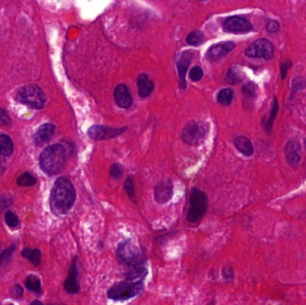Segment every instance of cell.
<instances>
[{
    "label": "cell",
    "mask_w": 306,
    "mask_h": 305,
    "mask_svg": "<svg viewBox=\"0 0 306 305\" xmlns=\"http://www.w3.org/2000/svg\"><path fill=\"white\" fill-rule=\"evenodd\" d=\"M138 93L141 98H146L151 94L154 89V83L149 79L147 75L141 74L137 78Z\"/></svg>",
    "instance_id": "17"
},
{
    "label": "cell",
    "mask_w": 306,
    "mask_h": 305,
    "mask_svg": "<svg viewBox=\"0 0 306 305\" xmlns=\"http://www.w3.org/2000/svg\"><path fill=\"white\" fill-rule=\"evenodd\" d=\"M174 194L173 184L169 180H164L158 182L154 188V199L159 204H165L169 202Z\"/></svg>",
    "instance_id": "12"
},
{
    "label": "cell",
    "mask_w": 306,
    "mask_h": 305,
    "mask_svg": "<svg viewBox=\"0 0 306 305\" xmlns=\"http://www.w3.org/2000/svg\"><path fill=\"white\" fill-rule=\"evenodd\" d=\"M31 305H43L42 304V302H40V301H32V304Z\"/></svg>",
    "instance_id": "40"
},
{
    "label": "cell",
    "mask_w": 306,
    "mask_h": 305,
    "mask_svg": "<svg viewBox=\"0 0 306 305\" xmlns=\"http://www.w3.org/2000/svg\"><path fill=\"white\" fill-rule=\"evenodd\" d=\"M286 159L292 166L298 164L301 159V147L295 141H290L286 146Z\"/></svg>",
    "instance_id": "16"
},
{
    "label": "cell",
    "mask_w": 306,
    "mask_h": 305,
    "mask_svg": "<svg viewBox=\"0 0 306 305\" xmlns=\"http://www.w3.org/2000/svg\"><path fill=\"white\" fill-rule=\"evenodd\" d=\"M279 29V24L277 21H271L267 24V30L269 32H276Z\"/></svg>",
    "instance_id": "38"
},
{
    "label": "cell",
    "mask_w": 306,
    "mask_h": 305,
    "mask_svg": "<svg viewBox=\"0 0 306 305\" xmlns=\"http://www.w3.org/2000/svg\"><path fill=\"white\" fill-rule=\"evenodd\" d=\"M148 270L145 264L130 268L126 273V279L134 282H144L147 277Z\"/></svg>",
    "instance_id": "19"
},
{
    "label": "cell",
    "mask_w": 306,
    "mask_h": 305,
    "mask_svg": "<svg viewBox=\"0 0 306 305\" xmlns=\"http://www.w3.org/2000/svg\"><path fill=\"white\" fill-rule=\"evenodd\" d=\"M15 249H16V246L12 245V246H9L8 248L0 253V266L2 265L5 262L8 261V259L11 257L13 252L15 251Z\"/></svg>",
    "instance_id": "30"
},
{
    "label": "cell",
    "mask_w": 306,
    "mask_h": 305,
    "mask_svg": "<svg viewBox=\"0 0 306 305\" xmlns=\"http://www.w3.org/2000/svg\"><path fill=\"white\" fill-rule=\"evenodd\" d=\"M203 40H204V35H203V32H200V31L192 32L187 37V43L194 47L201 45L203 43Z\"/></svg>",
    "instance_id": "25"
},
{
    "label": "cell",
    "mask_w": 306,
    "mask_h": 305,
    "mask_svg": "<svg viewBox=\"0 0 306 305\" xmlns=\"http://www.w3.org/2000/svg\"><path fill=\"white\" fill-rule=\"evenodd\" d=\"M192 59L191 53L183 52L177 61V68H178L179 76H180V86L182 89L186 88V74H187L188 65L190 64Z\"/></svg>",
    "instance_id": "18"
},
{
    "label": "cell",
    "mask_w": 306,
    "mask_h": 305,
    "mask_svg": "<svg viewBox=\"0 0 306 305\" xmlns=\"http://www.w3.org/2000/svg\"><path fill=\"white\" fill-rule=\"evenodd\" d=\"M143 282H134L125 280L113 285L107 291V298L112 301H124L136 297L143 292Z\"/></svg>",
    "instance_id": "4"
},
{
    "label": "cell",
    "mask_w": 306,
    "mask_h": 305,
    "mask_svg": "<svg viewBox=\"0 0 306 305\" xmlns=\"http://www.w3.org/2000/svg\"><path fill=\"white\" fill-rule=\"evenodd\" d=\"M223 277L225 278V280L227 281H232L234 278V270L230 267L225 268L222 271Z\"/></svg>",
    "instance_id": "37"
},
{
    "label": "cell",
    "mask_w": 306,
    "mask_h": 305,
    "mask_svg": "<svg viewBox=\"0 0 306 305\" xmlns=\"http://www.w3.org/2000/svg\"><path fill=\"white\" fill-rule=\"evenodd\" d=\"M56 131V127L53 124H44L38 129L34 135V142L38 146H42L51 140L52 136Z\"/></svg>",
    "instance_id": "14"
},
{
    "label": "cell",
    "mask_w": 306,
    "mask_h": 305,
    "mask_svg": "<svg viewBox=\"0 0 306 305\" xmlns=\"http://www.w3.org/2000/svg\"><path fill=\"white\" fill-rule=\"evenodd\" d=\"M124 188L127 192L129 198L131 199L132 201H135L136 198V193H135V185L133 182V179L131 177H128L126 182L124 184Z\"/></svg>",
    "instance_id": "29"
},
{
    "label": "cell",
    "mask_w": 306,
    "mask_h": 305,
    "mask_svg": "<svg viewBox=\"0 0 306 305\" xmlns=\"http://www.w3.org/2000/svg\"><path fill=\"white\" fill-rule=\"evenodd\" d=\"M277 111H278V102H277V99H275L273 104H272V113H271V117L268 120V122L265 124L267 130H269V128H271L272 121H273V119H274L276 114H277Z\"/></svg>",
    "instance_id": "35"
},
{
    "label": "cell",
    "mask_w": 306,
    "mask_h": 305,
    "mask_svg": "<svg viewBox=\"0 0 306 305\" xmlns=\"http://www.w3.org/2000/svg\"><path fill=\"white\" fill-rule=\"evenodd\" d=\"M13 203V198L11 195L5 194L0 197V210H6L8 207L11 206Z\"/></svg>",
    "instance_id": "33"
},
{
    "label": "cell",
    "mask_w": 306,
    "mask_h": 305,
    "mask_svg": "<svg viewBox=\"0 0 306 305\" xmlns=\"http://www.w3.org/2000/svg\"><path fill=\"white\" fill-rule=\"evenodd\" d=\"M224 30L232 33H242L249 32L252 30V24L249 21L241 16H232L227 18L223 24Z\"/></svg>",
    "instance_id": "10"
},
{
    "label": "cell",
    "mask_w": 306,
    "mask_h": 305,
    "mask_svg": "<svg viewBox=\"0 0 306 305\" xmlns=\"http://www.w3.org/2000/svg\"><path fill=\"white\" fill-rule=\"evenodd\" d=\"M123 166L120 164H113L110 167V175L112 178L119 179L121 175L123 174Z\"/></svg>",
    "instance_id": "32"
},
{
    "label": "cell",
    "mask_w": 306,
    "mask_h": 305,
    "mask_svg": "<svg viewBox=\"0 0 306 305\" xmlns=\"http://www.w3.org/2000/svg\"><path fill=\"white\" fill-rule=\"evenodd\" d=\"M243 78L242 70L237 67L231 68L227 72V80L230 83H238Z\"/></svg>",
    "instance_id": "24"
},
{
    "label": "cell",
    "mask_w": 306,
    "mask_h": 305,
    "mask_svg": "<svg viewBox=\"0 0 306 305\" xmlns=\"http://www.w3.org/2000/svg\"><path fill=\"white\" fill-rule=\"evenodd\" d=\"M189 209L187 210V220L189 223H197L206 213L208 198L203 191L197 188L192 190L189 198Z\"/></svg>",
    "instance_id": "5"
},
{
    "label": "cell",
    "mask_w": 306,
    "mask_h": 305,
    "mask_svg": "<svg viewBox=\"0 0 306 305\" xmlns=\"http://www.w3.org/2000/svg\"><path fill=\"white\" fill-rule=\"evenodd\" d=\"M246 55L252 58H263L270 60L274 55V49L271 42L265 39L255 40L246 51Z\"/></svg>",
    "instance_id": "8"
},
{
    "label": "cell",
    "mask_w": 306,
    "mask_h": 305,
    "mask_svg": "<svg viewBox=\"0 0 306 305\" xmlns=\"http://www.w3.org/2000/svg\"><path fill=\"white\" fill-rule=\"evenodd\" d=\"M23 294V288L21 287L20 285H16L14 286V288L12 289V295L15 297H20Z\"/></svg>",
    "instance_id": "39"
},
{
    "label": "cell",
    "mask_w": 306,
    "mask_h": 305,
    "mask_svg": "<svg viewBox=\"0 0 306 305\" xmlns=\"http://www.w3.org/2000/svg\"><path fill=\"white\" fill-rule=\"evenodd\" d=\"M235 48V44L234 42H225V43L214 45L211 48H209L207 52V58L211 61H217L221 59L227 53L232 51Z\"/></svg>",
    "instance_id": "13"
},
{
    "label": "cell",
    "mask_w": 306,
    "mask_h": 305,
    "mask_svg": "<svg viewBox=\"0 0 306 305\" xmlns=\"http://www.w3.org/2000/svg\"><path fill=\"white\" fill-rule=\"evenodd\" d=\"M22 255L28 259L33 265L39 266L41 262V253L39 249L26 248L22 252Z\"/></svg>",
    "instance_id": "22"
},
{
    "label": "cell",
    "mask_w": 306,
    "mask_h": 305,
    "mask_svg": "<svg viewBox=\"0 0 306 305\" xmlns=\"http://www.w3.org/2000/svg\"><path fill=\"white\" fill-rule=\"evenodd\" d=\"M234 98V91L231 89H224L218 94V101L222 105H229Z\"/></svg>",
    "instance_id": "26"
},
{
    "label": "cell",
    "mask_w": 306,
    "mask_h": 305,
    "mask_svg": "<svg viewBox=\"0 0 306 305\" xmlns=\"http://www.w3.org/2000/svg\"><path fill=\"white\" fill-rule=\"evenodd\" d=\"M14 145L11 138L7 135H0V153L3 156L12 154Z\"/></svg>",
    "instance_id": "21"
},
{
    "label": "cell",
    "mask_w": 306,
    "mask_h": 305,
    "mask_svg": "<svg viewBox=\"0 0 306 305\" xmlns=\"http://www.w3.org/2000/svg\"><path fill=\"white\" fill-rule=\"evenodd\" d=\"M117 257L130 268L146 264L145 251L134 240H125L117 247Z\"/></svg>",
    "instance_id": "3"
},
{
    "label": "cell",
    "mask_w": 306,
    "mask_h": 305,
    "mask_svg": "<svg viewBox=\"0 0 306 305\" xmlns=\"http://www.w3.org/2000/svg\"><path fill=\"white\" fill-rule=\"evenodd\" d=\"M9 124H10V117L8 115V112L0 108V126H8Z\"/></svg>",
    "instance_id": "36"
},
{
    "label": "cell",
    "mask_w": 306,
    "mask_h": 305,
    "mask_svg": "<svg viewBox=\"0 0 306 305\" xmlns=\"http://www.w3.org/2000/svg\"><path fill=\"white\" fill-rule=\"evenodd\" d=\"M51 305H64V304H51Z\"/></svg>",
    "instance_id": "41"
},
{
    "label": "cell",
    "mask_w": 306,
    "mask_h": 305,
    "mask_svg": "<svg viewBox=\"0 0 306 305\" xmlns=\"http://www.w3.org/2000/svg\"><path fill=\"white\" fill-rule=\"evenodd\" d=\"M35 177L30 173H24L17 179V184L21 187H32L33 185H35Z\"/></svg>",
    "instance_id": "27"
},
{
    "label": "cell",
    "mask_w": 306,
    "mask_h": 305,
    "mask_svg": "<svg viewBox=\"0 0 306 305\" xmlns=\"http://www.w3.org/2000/svg\"><path fill=\"white\" fill-rule=\"evenodd\" d=\"M64 288L68 293L76 294L80 290L78 283V258L73 259L71 265L68 270V275L64 283Z\"/></svg>",
    "instance_id": "11"
},
{
    "label": "cell",
    "mask_w": 306,
    "mask_h": 305,
    "mask_svg": "<svg viewBox=\"0 0 306 305\" xmlns=\"http://www.w3.org/2000/svg\"><path fill=\"white\" fill-rule=\"evenodd\" d=\"M235 146L242 154L247 157H250L254 153V147L250 142L249 139L244 136H239L235 139Z\"/></svg>",
    "instance_id": "20"
},
{
    "label": "cell",
    "mask_w": 306,
    "mask_h": 305,
    "mask_svg": "<svg viewBox=\"0 0 306 305\" xmlns=\"http://www.w3.org/2000/svg\"><path fill=\"white\" fill-rule=\"evenodd\" d=\"M242 91L246 95L250 97V98H253V97H255V93H256V85L253 83H247V84L243 85Z\"/></svg>",
    "instance_id": "34"
},
{
    "label": "cell",
    "mask_w": 306,
    "mask_h": 305,
    "mask_svg": "<svg viewBox=\"0 0 306 305\" xmlns=\"http://www.w3.org/2000/svg\"><path fill=\"white\" fill-rule=\"evenodd\" d=\"M209 126L207 124L189 122L182 132V139L183 142L195 145L203 143L208 135Z\"/></svg>",
    "instance_id": "7"
},
{
    "label": "cell",
    "mask_w": 306,
    "mask_h": 305,
    "mask_svg": "<svg viewBox=\"0 0 306 305\" xmlns=\"http://www.w3.org/2000/svg\"><path fill=\"white\" fill-rule=\"evenodd\" d=\"M115 102L122 108H128L133 103L128 86L125 84L117 85L115 90Z\"/></svg>",
    "instance_id": "15"
},
{
    "label": "cell",
    "mask_w": 306,
    "mask_h": 305,
    "mask_svg": "<svg viewBox=\"0 0 306 305\" xmlns=\"http://www.w3.org/2000/svg\"><path fill=\"white\" fill-rule=\"evenodd\" d=\"M76 202V191L72 182L66 177L57 179L52 189L50 207L57 216L68 214Z\"/></svg>",
    "instance_id": "1"
},
{
    "label": "cell",
    "mask_w": 306,
    "mask_h": 305,
    "mask_svg": "<svg viewBox=\"0 0 306 305\" xmlns=\"http://www.w3.org/2000/svg\"><path fill=\"white\" fill-rule=\"evenodd\" d=\"M127 130L126 127L115 128L107 126H93L88 130V135L94 141H103L108 139L115 138Z\"/></svg>",
    "instance_id": "9"
},
{
    "label": "cell",
    "mask_w": 306,
    "mask_h": 305,
    "mask_svg": "<svg viewBox=\"0 0 306 305\" xmlns=\"http://www.w3.org/2000/svg\"><path fill=\"white\" fill-rule=\"evenodd\" d=\"M203 76V71L202 68L200 67H195V68H192L189 73V76H190V79L193 82H197L199 80L202 79V77Z\"/></svg>",
    "instance_id": "31"
},
{
    "label": "cell",
    "mask_w": 306,
    "mask_h": 305,
    "mask_svg": "<svg viewBox=\"0 0 306 305\" xmlns=\"http://www.w3.org/2000/svg\"><path fill=\"white\" fill-rule=\"evenodd\" d=\"M5 220L10 227H17L20 224L19 218L12 211H8L5 215Z\"/></svg>",
    "instance_id": "28"
},
{
    "label": "cell",
    "mask_w": 306,
    "mask_h": 305,
    "mask_svg": "<svg viewBox=\"0 0 306 305\" xmlns=\"http://www.w3.org/2000/svg\"><path fill=\"white\" fill-rule=\"evenodd\" d=\"M16 99L21 103L28 105L33 108H42L46 103V97L39 86L31 84L19 89L16 94Z\"/></svg>",
    "instance_id": "6"
},
{
    "label": "cell",
    "mask_w": 306,
    "mask_h": 305,
    "mask_svg": "<svg viewBox=\"0 0 306 305\" xmlns=\"http://www.w3.org/2000/svg\"><path fill=\"white\" fill-rule=\"evenodd\" d=\"M66 161L67 152L64 146L61 144L47 147L40 154V167L48 175H55L60 173L64 168Z\"/></svg>",
    "instance_id": "2"
},
{
    "label": "cell",
    "mask_w": 306,
    "mask_h": 305,
    "mask_svg": "<svg viewBox=\"0 0 306 305\" xmlns=\"http://www.w3.org/2000/svg\"><path fill=\"white\" fill-rule=\"evenodd\" d=\"M25 286L27 289L32 292H35V293H40V291H41V283H40V278L33 275L29 276L26 278Z\"/></svg>",
    "instance_id": "23"
}]
</instances>
